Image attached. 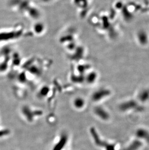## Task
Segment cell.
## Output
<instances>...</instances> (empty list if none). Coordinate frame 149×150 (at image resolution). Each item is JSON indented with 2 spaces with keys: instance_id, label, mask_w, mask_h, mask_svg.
<instances>
[{
  "instance_id": "6da1fadb",
  "label": "cell",
  "mask_w": 149,
  "mask_h": 150,
  "mask_svg": "<svg viewBox=\"0 0 149 150\" xmlns=\"http://www.w3.org/2000/svg\"><path fill=\"white\" fill-rule=\"evenodd\" d=\"M67 137L65 135H63L60 140L59 142L55 146L53 150H61L65 146L67 141Z\"/></svg>"
},
{
  "instance_id": "7a4b0ae2",
  "label": "cell",
  "mask_w": 149,
  "mask_h": 150,
  "mask_svg": "<svg viewBox=\"0 0 149 150\" xmlns=\"http://www.w3.org/2000/svg\"><path fill=\"white\" fill-rule=\"evenodd\" d=\"M85 102L84 100L80 98H78L75 100L74 102V104L77 109H81L84 106Z\"/></svg>"
}]
</instances>
